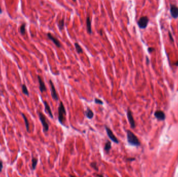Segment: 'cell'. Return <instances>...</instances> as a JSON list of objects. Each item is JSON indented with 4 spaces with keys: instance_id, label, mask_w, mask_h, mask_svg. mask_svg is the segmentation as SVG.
I'll return each instance as SVG.
<instances>
[{
    "instance_id": "1",
    "label": "cell",
    "mask_w": 178,
    "mask_h": 177,
    "mask_svg": "<svg viewBox=\"0 0 178 177\" xmlns=\"http://www.w3.org/2000/svg\"><path fill=\"white\" fill-rule=\"evenodd\" d=\"M127 138L128 142L130 145L136 147H139L141 143L138 138L129 130L127 131Z\"/></svg>"
},
{
    "instance_id": "31",
    "label": "cell",
    "mask_w": 178,
    "mask_h": 177,
    "mask_svg": "<svg viewBox=\"0 0 178 177\" xmlns=\"http://www.w3.org/2000/svg\"><path fill=\"white\" fill-rule=\"evenodd\" d=\"M72 1L74 2H76V0H72Z\"/></svg>"
},
{
    "instance_id": "5",
    "label": "cell",
    "mask_w": 178,
    "mask_h": 177,
    "mask_svg": "<svg viewBox=\"0 0 178 177\" xmlns=\"http://www.w3.org/2000/svg\"><path fill=\"white\" fill-rule=\"evenodd\" d=\"M105 130L106 131V133H107L108 137L110 138V139L112 140L115 143H116L117 144H118L119 142L118 141V139H117V138L115 136V135L113 134L112 130L110 129L106 125H105Z\"/></svg>"
},
{
    "instance_id": "16",
    "label": "cell",
    "mask_w": 178,
    "mask_h": 177,
    "mask_svg": "<svg viewBox=\"0 0 178 177\" xmlns=\"http://www.w3.org/2000/svg\"><path fill=\"white\" fill-rule=\"evenodd\" d=\"M21 115L24 121V123H25V126H26L27 131V132H29V121L28 120V118H27L26 115H24L23 113H21Z\"/></svg>"
},
{
    "instance_id": "6",
    "label": "cell",
    "mask_w": 178,
    "mask_h": 177,
    "mask_svg": "<svg viewBox=\"0 0 178 177\" xmlns=\"http://www.w3.org/2000/svg\"><path fill=\"white\" fill-rule=\"evenodd\" d=\"M49 83H50V87H51V96H52V98L55 101H58L59 99L58 94L57 93L56 89H55L54 85L51 80H50V81H49Z\"/></svg>"
},
{
    "instance_id": "28",
    "label": "cell",
    "mask_w": 178,
    "mask_h": 177,
    "mask_svg": "<svg viewBox=\"0 0 178 177\" xmlns=\"http://www.w3.org/2000/svg\"><path fill=\"white\" fill-rule=\"evenodd\" d=\"M2 12V9L1 8V7H0V14H1Z\"/></svg>"
},
{
    "instance_id": "7",
    "label": "cell",
    "mask_w": 178,
    "mask_h": 177,
    "mask_svg": "<svg viewBox=\"0 0 178 177\" xmlns=\"http://www.w3.org/2000/svg\"><path fill=\"white\" fill-rule=\"evenodd\" d=\"M127 118L128 119V121L130 124L131 128H134L135 127H136V123H135L133 115H132V113L130 110H129V109L128 110L127 113Z\"/></svg>"
},
{
    "instance_id": "21",
    "label": "cell",
    "mask_w": 178,
    "mask_h": 177,
    "mask_svg": "<svg viewBox=\"0 0 178 177\" xmlns=\"http://www.w3.org/2000/svg\"><path fill=\"white\" fill-rule=\"evenodd\" d=\"M26 32V24L23 23L20 28V32L21 34L23 35Z\"/></svg>"
},
{
    "instance_id": "17",
    "label": "cell",
    "mask_w": 178,
    "mask_h": 177,
    "mask_svg": "<svg viewBox=\"0 0 178 177\" xmlns=\"http://www.w3.org/2000/svg\"><path fill=\"white\" fill-rule=\"evenodd\" d=\"M64 24H65V19H64V18L58 21V28H59V30L60 31H62L63 30L64 28Z\"/></svg>"
},
{
    "instance_id": "15",
    "label": "cell",
    "mask_w": 178,
    "mask_h": 177,
    "mask_svg": "<svg viewBox=\"0 0 178 177\" xmlns=\"http://www.w3.org/2000/svg\"><path fill=\"white\" fill-rule=\"evenodd\" d=\"M111 148H112V143L110 141L107 140L105 144V146H104V150H105L107 154L109 153V152L110 150V149H111Z\"/></svg>"
},
{
    "instance_id": "25",
    "label": "cell",
    "mask_w": 178,
    "mask_h": 177,
    "mask_svg": "<svg viewBox=\"0 0 178 177\" xmlns=\"http://www.w3.org/2000/svg\"><path fill=\"white\" fill-rule=\"evenodd\" d=\"M148 50L149 53H152V52H153L154 50V48H152V47H150L148 48Z\"/></svg>"
},
{
    "instance_id": "11",
    "label": "cell",
    "mask_w": 178,
    "mask_h": 177,
    "mask_svg": "<svg viewBox=\"0 0 178 177\" xmlns=\"http://www.w3.org/2000/svg\"><path fill=\"white\" fill-rule=\"evenodd\" d=\"M43 103H44V105L45 106V111L46 112V113L48 114L49 116H50L52 118H53L54 117H53V113L52 112L51 107H50V105H49L48 103L46 101H43Z\"/></svg>"
},
{
    "instance_id": "8",
    "label": "cell",
    "mask_w": 178,
    "mask_h": 177,
    "mask_svg": "<svg viewBox=\"0 0 178 177\" xmlns=\"http://www.w3.org/2000/svg\"><path fill=\"white\" fill-rule=\"evenodd\" d=\"M37 77H38V80L39 83V89H40V91L42 93L44 92V91H46V87L45 86V83H44L43 80L42 78L39 75H38Z\"/></svg>"
},
{
    "instance_id": "2",
    "label": "cell",
    "mask_w": 178,
    "mask_h": 177,
    "mask_svg": "<svg viewBox=\"0 0 178 177\" xmlns=\"http://www.w3.org/2000/svg\"><path fill=\"white\" fill-rule=\"evenodd\" d=\"M58 121L61 124H63L64 121H65V116L66 115V111L65 107L63 103V102L61 101L58 106Z\"/></svg>"
},
{
    "instance_id": "27",
    "label": "cell",
    "mask_w": 178,
    "mask_h": 177,
    "mask_svg": "<svg viewBox=\"0 0 178 177\" xmlns=\"http://www.w3.org/2000/svg\"><path fill=\"white\" fill-rule=\"evenodd\" d=\"M169 36H170V39H171V40L172 41H174V40H173V37H172V36H171V33H169Z\"/></svg>"
},
{
    "instance_id": "29",
    "label": "cell",
    "mask_w": 178,
    "mask_h": 177,
    "mask_svg": "<svg viewBox=\"0 0 178 177\" xmlns=\"http://www.w3.org/2000/svg\"><path fill=\"white\" fill-rule=\"evenodd\" d=\"M176 65L177 66H178V61L176 63Z\"/></svg>"
},
{
    "instance_id": "26",
    "label": "cell",
    "mask_w": 178,
    "mask_h": 177,
    "mask_svg": "<svg viewBox=\"0 0 178 177\" xmlns=\"http://www.w3.org/2000/svg\"><path fill=\"white\" fill-rule=\"evenodd\" d=\"M135 160L136 159H135L134 158H128V159H127V160L129 161H133Z\"/></svg>"
},
{
    "instance_id": "30",
    "label": "cell",
    "mask_w": 178,
    "mask_h": 177,
    "mask_svg": "<svg viewBox=\"0 0 178 177\" xmlns=\"http://www.w3.org/2000/svg\"><path fill=\"white\" fill-rule=\"evenodd\" d=\"M97 176H100V177H103V175H97Z\"/></svg>"
},
{
    "instance_id": "22",
    "label": "cell",
    "mask_w": 178,
    "mask_h": 177,
    "mask_svg": "<svg viewBox=\"0 0 178 177\" xmlns=\"http://www.w3.org/2000/svg\"><path fill=\"white\" fill-rule=\"evenodd\" d=\"M90 166L91 167L93 168L94 170H95L96 171H99V168H98L97 166V163L96 162H92L90 164Z\"/></svg>"
},
{
    "instance_id": "24",
    "label": "cell",
    "mask_w": 178,
    "mask_h": 177,
    "mask_svg": "<svg viewBox=\"0 0 178 177\" xmlns=\"http://www.w3.org/2000/svg\"><path fill=\"white\" fill-rule=\"evenodd\" d=\"M3 168V163L2 161L0 160V173L2 171V169Z\"/></svg>"
},
{
    "instance_id": "19",
    "label": "cell",
    "mask_w": 178,
    "mask_h": 177,
    "mask_svg": "<svg viewBox=\"0 0 178 177\" xmlns=\"http://www.w3.org/2000/svg\"><path fill=\"white\" fill-rule=\"evenodd\" d=\"M75 46L76 51L78 53V54H82L83 53L82 48H81V47L80 46V45L77 42H76L75 43Z\"/></svg>"
},
{
    "instance_id": "12",
    "label": "cell",
    "mask_w": 178,
    "mask_h": 177,
    "mask_svg": "<svg viewBox=\"0 0 178 177\" xmlns=\"http://www.w3.org/2000/svg\"><path fill=\"white\" fill-rule=\"evenodd\" d=\"M154 115L158 120H161V121L164 120L166 117L165 113L162 111H157L155 112Z\"/></svg>"
},
{
    "instance_id": "3",
    "label": "cell",
    "mask_w": 178,
    "mask_h": 177,
    "mask_svg": "<svg viewBox=\"0 0 178 177\" xmlns=\"http://www.w3.org/2000/svg\"><path fill=\"white\" fill-rule=\"evenodd\" d=\"M38 115L40 121H41L43 126V130L44 132H47L49 130V125L47 123V119L45 115L41 112H38Z\"/></svg>"
},
{
    "instance_id": "14",
    "label": "cell",
    "mask_w": 178,
    "mask_h": 177,
    "mask_svg": "<svg viewBox=\"0 0 178 177\" xmlns=\"http://www.w3.org/2000/svg\"><path fill=\"white\" fill-rule=\"evenodd\" d=\"M84 114L89 119H92L94 116V113L89 107H87V110L84 112Z\"/></svg>"
},
{
    "instance_id": "10",
    "label": "cell",
    "mask_w": 178,
    "mask_h": 177,
    "mask_svg": "<svg viewBox=\"0 0 178 177\" xmlns=\"http://www.w3.org/2000/svg\"><path fill=\"white\" fill-rule=\"evenodd\" d=\"M47 36L48 39L51 40L57 47L60 48L61 47V44L57 38L54 37L50 33H48L47 34Z\"/></svg>"
},
{
    "instance_id": "23",
    "label": "cell",
    "mask_w": 178,
    "mask_h": 177,
    "mask_svg": "<svg viewBox=\"0 0 178 177\" xmlns=\"http://www.w3.org/2000/svg\"><path fill=\"white\" fill-rule=\"evenodd\" d=\"M94 102L96 104H101V105H102L103 104V101L101 100V99H98V98H95L94 99Z\"/></svg>"
},
{
    "instance_id": "20",
    "label": "cell",
    "mask_w": 178,
    "mask_h": 177,
    "mask_svg": "<svg viewBox=\"0 0 178 177\" xmlns=\"http://www.w3.org/2000/svg\"><path fill=\"white\" fill-rule=\"evenodd\" d=\"M38 162V159H36L35 157H32V170H35L36 167V165H37V164Z\"/></svg>"
},
{
    "instance_id": "4",
    "label": "cell",
    "mask_w": 178,
    "mask_h": 177,
    "mask_svg": "<svg viewBox=\"0 0 178 177\" xmlns=\"http://www.w3.org/2000/svg\"><path fill=\"white\" fill-rule=\"evenodd\" d=\"M149 19L147 17L143 16L141 17L138 21V25L140 29H144L147 27Z\"/></svg>"
},
{
    "instance_id": "18",
    "label": "cell",
    "mask_w": 178,
    "mask_h": 177,
    "mask_svg": "<svg viewBox=\"0 0 178 177\" xmlns=\"http://www.w3.org/2000/svg\"><path fill=\"white\" fill-rule=\"evenodd\" d=\"M21 89H22V91L23 92V94H25V95L27 96H29V91L28 90V88L26 86V85L23 84L22 85V86H21Z\"/></svg>"
},
{
    "instance_id": "9",
    "label": "cell",
    "mask_w": 178,
    "mask_h": 177,
    "mask_svg": "<svg viewBox=\"0 0 178 177\" xmlns=\"http://www.w3.org/2000/svg\"><path fill=\"white\" fill-rule=\"evenodd\" d=\"M170 13L173 18L178 17V7L175 5H171L170 6Z\"/></svg>"
},
{
    "instance_id": "13",
    "label": "cell",
    "mask_w": 178,
    "mask_h": 177,
    "mask_svg": "<svg viewBox=\"0 0 178 177\" xmlns=\"http://www.w3.org/2000/svg\"><path fill=\"white\" fill-rule=\"evenodd\" d=\"M86 24H87V32L89 34H91L92 33V28H91V21L89 16H88L87 18Z\"/></svg>"
}]
</instances>
